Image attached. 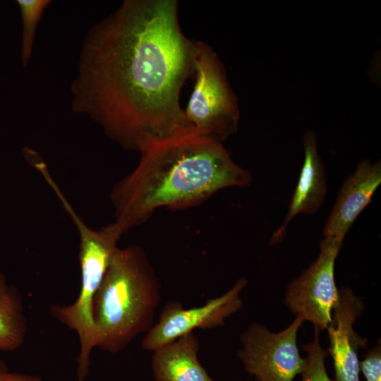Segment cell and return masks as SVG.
<instances>
[{
	"label": "cell",
	"mask_w": 381,
	"mask_h": 381,
	"mask_svg": "<svg viewBox=\"0 0 381 381\" xmlns=\"http://www.w3.org/2000/svg\"><path fill=\"white\" fill-rule=\"evenodd\" d=\"M193 51L176 0H125L84 37L71 85L72 109L135 151L193 130L180 103L194 74Z\"/></svg>",
	"instance_id": "6da1fadb"
},
{
	"label": "cell",
	"mask_w": 381,
	"mask_h": 381,
	"mask_svg": "<svg viewBox=\"0 0 381 381\" xmlns=\"http://www.w3.org/2000/svg\"><path fill=\"white\" fill-rule=\"evenodd\" d=\"M138 152L135 169L111 193L115 222L126 233L159 208L195 207L224 188L252 181L222 143L194 130L147 143Z\"/></svg>",
	"instance_id": "7a4b0ae2"
},
{
	"label": "cell",
	"mask_w": 381,
	"mask_h": 381,
	"mask_svg": "<svg viewBox=\"0 0 381 381\" xmlns=\"http://www.w3.org/2000/svg\"><path fill=\"white\" fill-rule=\"evenodd\" d=\"M160 300L161 285L145 250L118 247L93 301L96 347L117 353L147 333Z\"/></svg>",
	"instance_id": "3957f363"
},
{
	"label": "cell",
	"mask_w": 381,
	"mask_h": 381,
	"mask_svg": "<svg viewBox=\"0 0 381 381\" xmlns=\"http://www.w3.org/2000/svg\"><path fill=\"white\" fill-rule=\"evenodd\" d=\"M64 208L79 232L81 285L74 303L67 306L54 305L50 312L78 337L77 378L78 381H84L89 373L91 352L97 344L92 313L94 298L118 248L117 243L126 232L115 222L99 229H92L85 224L71 204L66 205Z\"/></svg>",
	"instance_id": "277c9868"
},
{
	"label": "cell",
	"mask_w": 381,
	"mask_h": 381,
	"mask_svg": "<svg viewBox=\"0 0 381 381\" xmlns=\"http://www.w3.org/2000/svg\"><path fill=\"white\" fill-rule=\"evenodd\" d=\"M193 91L184 114L198 133L222 143L236 133L240 118L237 97L224 64L206 42L194 40Z\"/></svg>",
	"instance_id": "5b68a950"
},
{
	"label": "cell",
	"mask_w": 381,
	"mask_h": 381,
	"mask_svg": "<svg viewBox=\"0 0 381 381\" xmlns=\"http://www.w3.org/2000/svg\"><path fill=\"white\" fill-rule=\"evenodd\" d=\"M303 321L297 315L278 333L259 324L251 325L241 336L242 348L238 353L246 371L258 381H292L302 374L308 361L300 355L296 337Z\"/></svg>",
	"instance_id": "8992f818"
},
{
	"label": "cell",
	"mask_w": 381,
	"mask_h": 381,
	"mask_svg": "<svg viewBox=\"0 0 381 381\" xmlns=\"http://www.w3.org/2000/svg\"><path fill=\"white\" fill-rule=\"evenodd\" d=\"M342 242L324 238L318 258L288 286L285 303L304 320L311 322L315 330L327 329L332 311L339 299L334 280V264Z\"/></svg>",
	"instance_id": "52a82bcc"
},
{
	"label": "cell",
	"mask_w": 381,
	"mask_h": 381,
	"mask_svg": "<svg viewBox=\"0 0 381 381\" xmlns=\"http://www.w3.org/2000/svg\"><path fill=\"white\" fill-rule=\"evenodd\" d=\"M247 282L246 279L241 278L222 296L210 298L198 307L184 308L179 301H169L158 322L142 340V348L153 352L195 329H208L224 325L226 318L241 308L240 294Z\"/></svg>",
	"instance_id": "ba28073f"
},
{
	"label": "cell",
	"mask_w": 381,
	"mask_h": 381,
	"mask_svg": "<svg viewBox=\"0 0 381 381\" xmlns=\"http://www.w3.org/2000/svg\"><path fill=\"white\" fill-rule=\"evenodd\" d=\"M334 308L332 321L327 327L336 381H360L358 351L366 347L368 341L353 330V324L361 314L363 303L349 288H341Z\"/></svg>",
	"instance_id": "9c48e42d"
},
{
	"label": "cell",
	"mask_w": 381,
	"mask_h": 381,
	"mask_svg": "<svg viewBox=\"0 0 381 381\" xmlns=\"http://www.w3.org/2000/svg\"><path fill=\"white\" fill-rule=\"evenodd\" d=\"M381 183V162L361 161L340 188L323 229L324 238L343 241Z\"/></svg>",
	"instance_id": "30bf717a"
},
{
	"label": "cell",
	"mask_w": 381,
	"mask_h": 381,
	"mask_svg": "<svg viewBox=\"0 0 381 381\" xmlns=\"http://www.w3.org/2000/svg\"><path fill=\"white\" fill-rule=\"evenodd\" d=\"M304 160L289 210L282 224L274 232L271 243L282 239L289 222L297 214H312L322 207L327 193L325 168L318 152V139L313 131L303 138Z\"/></svg>",
	"instance_id": "8fae6325"
},
{
	"label": "cell",
	"mask_w": 381,
	"mask_h": 381,
	"mask_svg": "<svg viewBox=\"0 0 381 381\" xmlns=\"http://www.w3.org/2000/svg\"><path fill=\"white\" fill-rule=\"evenodd\" d=\"M198 350L199 341L193 332L154 351L155 381H213L199 362Z\"/></svg>",
	"instance_id": "7c38bea8"
},
{
	"label": "cell",
	"mask_w": 381,
	"mask_h": 381,
	"mask_svg": "<svg viewBox=\"0 0 381 381\" xmlns=\"http://www.w3.org/2000/svg\"><path fill=\"white\" fill-rule=\"evenodd\" d=\"M26 333L27 320L20 294L0 272V350L17 349Z\"/></svg>",
	"instance_id": "4fadbf2b"
},
{
	"label": "cell",
	"mask_w": 381,
	"mask_h": 381,
	"mask_svg": "<svg viewBox=\"0 0 381 381\" xmlns=\"http://www.w3.org/2000/svg\"><path fill=\"white\" fill-rule=\"evenodd\" d=\"M49 0H17L22 21L21 61L26 67L30 60L37 26Z\"/></svg>",
	"instance_id": "5bb4252c"
},
{
	"label": "cell",
	"mask_w": 381,
	"mask_h": 381,
	"mask_svg": "<svg viewBox=\"0 0 381 381\" xmlns=\"http://www.w3.org/2000/svg\"><path fill=\"white\" fill-rule=\"evenodd\" d=\"M313 342L303 346L308 353V365L302 373L301 381H332L329 377L325 365L327 352L322 348L319 340V331L315 330Z\"/></svg>",
	"instance_id": "9a60e30c"
},
{
	"label": "cell",
	"mask_w": 381,
	"mask_h": 381,
	"mask_svg": "<svg viewBox=\"0 0 381 381\" xmlns=\"http://www.w3.org/2000/svg\"><path fill=\"white\" fill-rule=\"evenodd\" d=\"M359 368L366 381H381L380 346L369 351L365 358L359 362Z\"/></svg>",
	"instance_id": "2e32d148"
},
{
	"label": "cell",
	"mask_w": 381,
	"mask_h": 381,
	"mask_svg": "<svg viewBox=\"0 0 381 381\" xmlns=\"http://www.w3.org/2000/svg\"><path fill=\"white\" fill-rule=\"evenodd\" d=\"M3 381H43L40 377L22 373H11L7 372Z\"/></svg>",
	"instance_id": "e0dca14e"
},
{
	"label": "cell",
	"mask_w": 381,
	"mask_h": 381,
	"mask_svg": "<svg viewBox=\"0 0 381 381\" xmlns=\"http://www.w3.org/2000/svg\"><path fill=\"white\" fill-rule=\"evenodd\" d=\"M7 373L5 366L0 362V381H3L4 377Z\"/></svg>",
	"instance_id": "ac0fdd59"
}]
</instances>
